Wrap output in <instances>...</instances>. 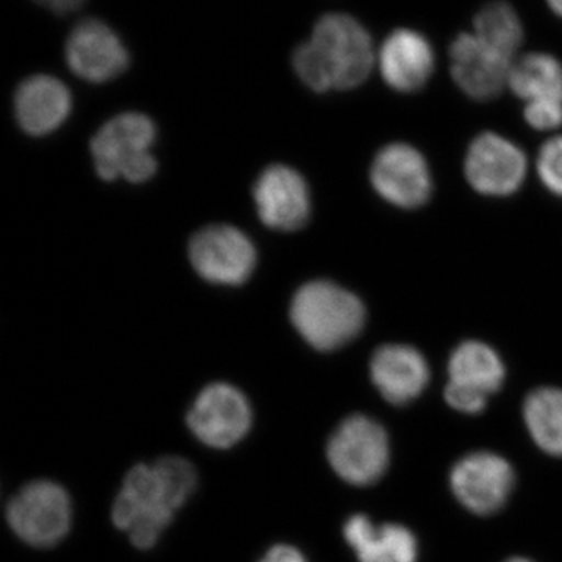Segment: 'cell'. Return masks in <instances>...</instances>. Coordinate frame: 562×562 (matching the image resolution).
<instances>
[{"label": "cell", "mask_w": 562, "mask_h": 562, "mask_svg": "<svg viewBox=\"0 0 562 562\" xmlns=\"http://www.w3.org/2000/svg\"><path fill=\"white\" fill-rule=\"evenodd\" d=\"M516 484V473L505 458L492 452L465 454L450 472L454 497L479 516L501 512Z\"/></svg>", "instance_id": "7"}, {"label": "cell", "mask_w": 562, "mask_h": 562, "mask_svg": "<svg viewBox=\"0 0 562 562\" xmlns=\"http://www.w3.org/2000/svg\"><path fill=\"white\" fill-rule=\"evenodd\" d=\"M254 198L260 220L276 231H299L312 211L305 180L283 165L271 166L261 173L255 183Z\"/></svg>", "instance_id": "13"}, {"label": "cell", "mask_w": 562, "mask_h": 562, "mask_svg": "<svg viewBox=\"0 0 562 562\" xmlns=\"http://www.w3.org/2000/svg\"><path fill=\"white\" fill-rule=\"evenodd\" d=\"M508 87L527 103L562 102V65L552 55H527L513 63Z\"/></svg>", "instance_id": "20"}, {"label": "cell", "mask_w": 562, "mask_h": 562, "mask_svg": "<svg viewBox=\"0 0 562 562\" xmlns=\"http://www.w3.org/2000/svg\"><path fill=\"white\" fill-rule=\"evenodd\" d=\"M450 58L454 81L475 101H491L508 87L513 61L487 49L475 35L462 33L458 36L450 49Z\"/></svg>", "instance_id": "14"}, {"label": "cell", "mask_w": 562, "mask_h": 562, "mask_svg": "<svg viewBox=\"0 0 562 562\" xmlns=\"http://www.w3.org/2000/svg\"><path fill=\"white\" fill-rule=\"evenodd\" d=\"M291 321L310 346L331 351L341 349L360 335L366 310L350 291L331 281L316 280L295 292Z\"/></svg>", "instance_id": "2"}, {"label": "cell", "mask_w": 562, "mask_h": 562, "mask_svg": "<svg viewBox=\"0 0 562 562\" xmlns=\"http://www.w3.org/2000/svg\"><path fill=\"white\" fill-rule=\"evenodd\" d=\"M188 425L199 441L214 449H228L250 430L249 402L231 384H210L191 406Z\"/></svg>", "instance_id": "9"}, {"label": "cell", "mask_w": 562, "mask_h": 562, "mask_svg": "<svg viewBox=\"0 0 562 562\" xmlns=\"http://www.w3.org/2000/svg\"><path fill=\"white\" fill-rule=\"evenodd\" d=\"M505 562H531V561L525 560V558H512V560H508Z\"/></svg>", "instance_id": "29"}, {"label": "cell", "mask_w": 562, "mask_h": 562, "mask_svg": "<svg viewBox=\"0 0 562 562\" xmlns=\"http://www.w3.org/2000/svg\"><path fill=\"white\" fill-rule=\"evenodd\" d=\"M524 419L539 449L562 457V390L539 387L524 403Z\"/></svg>", "instance_id": "21"}, {"label": "cell", "mask_w": 562, "mask_h": 562, "mask_svg": "<svg viewBox=\"0 0 562 562\" xmlns=\"http://www.w3.org/2000/svg\"><path fill=\"white\" fill-rule=\"evenodd\" d=\"M260 562H308L302 552L291 546H276Z\"/></svg>", "instance_id": "26"}, {"label": "cell", "mask_w": 562, "mask_h": 562, "mask_svg": "<svg viewBox=\"0 0 562 562\" xmlns=\"http://www.w3.org/2000/svg\"><path fill=\"white\" fill-rule=\"evenodd\" d=\"M505 366L497 351L479 341L462 342L449 361L452 386L490 398L501 390L505 380Z\"/></svg>", "instance_id": "19"}, {"label": "cell", "mask_w": 562, "mask_h": 562, "mask_svg": "<svg viewBox=\"0 0 562 562\" xmlns=\"http://www.w3.org/2000/svg\"><path fill=\"white\" fill-rule=\"evenodd\" d=\"M35 2L44 9L50 10L52 13L68 14L79 10L85 0H35Z\"/></svg>", "instance_id": "27"}, {"label": "cell", "mask_w": 562, "mask_h": 562, "mask_svg": "<svg viewBox=\"0 0 562 562\" xmlns=\"http://www.w3.org/2000/svg\"><path fill=\"white\" fill-rule=\"evenodd\" d=\"M327 457L333 471L344 482L371 486L382 479L390 465V436L372 417L353 414L333 432Z\"/></svg>", "instance_id": "4"}, {"label": "cell", "mask_w": 562, "mask_h": 562, "mask_svg": "<svg viewBox=\"0 0 562 562\" xmlns=\"http://www.w3.org/2000/svg\"><path fill=\"white\" fill-rule=\"evenodd\" d=\"M373 188L398 209H417L430 199L431 173L424 155L395 143L379 151L371 169Z\"/></svg>", "instance_id": "10"}, {"label": "cell", "mask_w": 562, "mask_h": 562, "mask_svg": "<svg viewBox=\"0 0 562 562\" xmlns=\"http://www.w3.org/2000/svg\"><path fill=\"white\" fill-rule=\"evenodd\" d=\"M171 501L155 465L138 464L125 476L113 505V522L127 531L133 546L150 549L173 517Z\"/></svg>", "instance_id": "5"}, {"label": "cell", "mask_w": 562, "mask_h": 562, "mask_svg": "<svg viewBox=\"0 0 562 562\" xmlns=\"http://www.w3.org/2000/svg\"><path fill=\"white\" fill-rule=\"evenodd\" d=\"M464 171L473 190L503 198L522 187L527 158L512 140L495 133H483L469 147Z\"/></svg>", "instance_id": "11"}, {"label": "cell", "mask_w": 562, "mask_h": 562, "mask_svg": "<svg viewBox=\"0 0 562 562\" xmlns=\"http://www.w3.org/2000/svg\"><path fill=\"white\" fill-rule=\"evenodd\" d=\"M154 465L160 475L162 486L168 492L173 509L180 508L198 484V473L191 462L183 458L166 457Z\"/></svg>", "instance_id": "23"}, {"label": "cell", "mask_w": 562, "mask_h": 562, "mask_svg": "<svg viewBox=\"0 0 562 562\" xmlns=\"http://www.w3.org/2000/svg\"><path fill=\"white\" fill-rule=\"evenodd\" d=\"M66 61L80 79L105 83L127 69L131 57L120 35L101 20H85L66 41Z\"/></svg>", "instance_id": "12"}, {"label": "cell", "mask_w": 562, "mask_h": 562, "mask_svg": "<svg viewBox=\"0 0 562 562\" xmlns=\"http://www.w3.org/2000/svg\"><path fill=\"white\" fill-rule=\"evenodd\" d=\"M72 98L68 87L52 76H33L22 81L14 95L18 122L31 135H47L69 116Z\"/></svg>", "instance_id": "17"}, {"label": "cell", "mask_w": 562, "mask_h": 562, "mask_svg": "<svg viewBox=\"0 0 562 562\" xmlns=\"http://www.w3.org/2000/svg\"><path fill=\"white\" fill-rule=\"evenodd\" d=\"M371 379L384 401L401 406L416 401L425 391L430 382V368L414 347L390 344L373 353Z\"/></svg>", "instance_id": "15"}, {"label": "cell", "mask_w": 562, "mask_h": 562, "mask_svg": "<svg viewBox=\"0 0 562 562\" xmlns=\"http://www.w3.org/2000/svg\"><path fill=\"white\" fill-rule=\"evenodd\" d=\"M11 530L33 547H52L69 531L72 508L58 484L33 482L22 487L7 508Z\"/></svg>", "instance_id": "6"}, {"label": "cell", "mask_w": 562, "mask_h": 562, "mask_svg": "<svg viewBox=\"0 0 562 562\" xmlns=\"http://www.w3.org/2000/svg\"><path fill=\"white\" fill-rule=\"evenodd\" d=\"M476 36L487 49L513 61L524 41V27L516 11L506 2H492L475 18Z\"/></svg>", "instance_id": "22"}, {"label": "cell", "mask_w": 562, "mask_h": 562, "mask_svg": "<svg viewBox=\"0 0 562 562\" xmlns=\"http://www.w3.org/2000/svg\"><path fill=\"white\" fill-rule=\"evenodd\" d=\"M371 35L349 14L330 13L314 25L312 40L292 55L299 79L313 91L351 90L371 76Z\"/></svg>", "instance_id": "1"}, {"label": "cell", "mask_w": 562, "mask_h": 562, "mask_svg": "<svg viewBox=\"0 0 562 562\" xmlns=\"http://www.w3.org/2000/svg\"><path fill=\"white\" fill-rule=\"evenodd\" d=\"M435 68V54L420 33L401 29L387 36L380 50V70L384 81L398 92L425 87Z\"/></svg>", "instance_id": "16"}, {"label": "cell", "mask_w": 562, "mask_h": 562, "mask_svg": "<svg viewBox=\"0 0 562 562\" xmlns=\"http://www.w3.org/2000/svg\"><path fill=\"white\" fill-rule=\"evenodd\" d=\"M538 172L547 190L562 198V136L543 144L539 151Z\"/></svg>", "instance_id": "24"}, {"label": "cell", "mask_w": 562, "mask_h": 562, "mask_svg": "<svg viewBox=\"0 0 562 562\" xmlns=\"http://www.w3.org/2000/svg\"><path fill=\"white\" fill-rule=\"evenodd\" d=\"M525 120L536 131H553L562 125V102L541 101L527 103Z\"/></svg>", "instance_id": "25"}, {"label": "cell", "mask_w": 562, "mask_h": 562, "mask_svg": "<svg viewBox=\"0 0 562 562\" xmlns=\"http://www.w3.org/2000/svg\"><path fill=\"white\" fill-rule=\"evenodd\" d=\"M154 122L140 113H122L106 122L91 140L95 171L103 180L143 183L157 171L151 155Z\"/></svg>", "instance_id": "3"}, {"label": "cell", "mask_w": 562, "mask_h": 562, "mask_svg": "<svg viewBox=\"0 0 562 562\" xmlns=\"http://www.w3.org/2000/svg\"><path fill=\"white\" fill-rule=\"evenodd\" d=\"M190 258L203 279L217 284H241L249 280L257 265L254 244L232 225H210L195 233Z\"/></svg>", "instance_id": "8"}, {"label": "cell", "mask_w": 562, "mask_h": 562, "mask_svg": "<svg viewBox=\"0 0 562 562\" xmlns=\"http://www.w3.org/2000/svg\"><path fill=\"white\" fill-rule=\"evenodd\" d=\"M344 538L360 562H417L419 543L405 525H375L355 514L344 525Z\"/></svg>", "instance_id": "18"}, {"label": "cell", "mask_w": 562, "mask_h": 562, "mask_svg": "<svg viewBox=\"0 0 562 562\" xmlns=\"http://www.w3.org/2000/svg\"><path fill=\"white\" fill-rule=\"evenodd\" d=\"M549 2L550 9L558 14V16L562 18V0H547Z\"/></svg>", "instance_id": "28"}]
</instances>
